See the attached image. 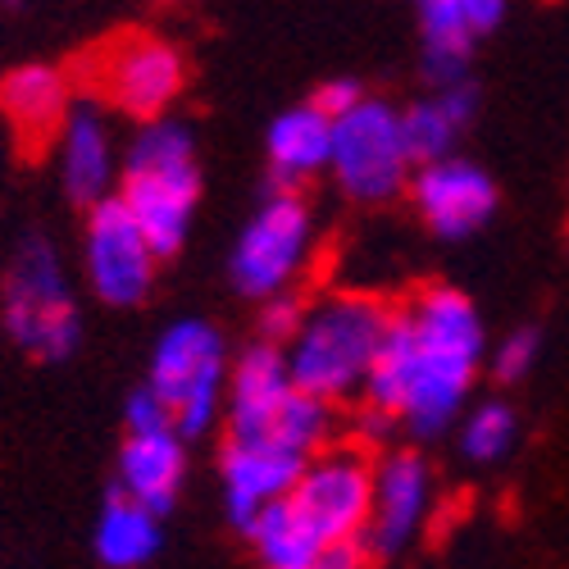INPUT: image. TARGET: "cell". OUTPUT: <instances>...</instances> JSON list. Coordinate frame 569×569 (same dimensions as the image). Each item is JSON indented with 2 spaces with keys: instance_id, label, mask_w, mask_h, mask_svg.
<instances>
[{
  "instance_id": "6da1fadb",
  "label": "cell",
  "mask_w": 569,
  "mask_h": 569,
  "mask_svg": "<svg viewBox=\"0 0 569 569\" xmlns=\"http://www.w3.org/2000/svg\"><path fill=\"white\" fill-rule=\"evenodd\" d=\"M483 351V319L473 301L456 288H423L392 315L383 351L365 378V406L406 423L415 438H438L465 415Z\"/></svg>"
},
{
  "instance_id": "7a4b0ae2",
  "label": "cell",
  "mask_w": 569,
  "mask_h": 569,
  "mask_svg": "<svg viewBox=\"0 0 569 569\" xmlns=\"http://www.w3.org/2000/svg\"><path fill=\"white\" fill-rule=\"evenodd\" d=\"M392 306L365 297V292H338L310 306L288 338V369L292 383L310 397L338 406L365 392V378L383 351V338L392 328Z\"/></svg>"
},
{
  "instance_id": "3957f363",
  "label": "cell",
  "mask_w": 569,
  "mask_h": 569,
  "mask_svg": "<svg viewBox=\"0 0 569 569\" xmlns=\"http://www.w3.org/2000/svg\"><path fill=\"white\" fill-rule=\"evenodd\" d=\"M119 178H123L119 197L141 223V232H147V242L160 251V260L182 251L201 201V164H197L192 128L169 114L141 119Z\"/></svg>"
},
{
  "instance_id": "277c9868",
  "label": "cell",
  "mask_w": 569,
  "mask_h": 569,
  "mask_svg": "<svg viewBox=\"0 0 569 569\" xmlns=\"http://www.w3.org/2000/svg\"><path fill=\"white\" fill-rule=\"evenodd\" d=\"M223 415L232 438H269L301 456H315L333 429V406L297 388L288 351L264 338L237 356V365H228Z\"/></svg>"
},
{
  "instance_id": "5b68a950",
  "label": "cell",
  "mask_w": 569,
  "mask_h": 569,
  "mask_svg": "<svg viewBox=\"0 0 569 569\" xmlns=\"http://www.w3.org/2000/svg\"><path fill=\"white\" fill-rule=\"evenodd\" d=\"M0 319H6L10 342L41 365L69 360L78 351L82 338L78 297L46 237H28L19 256L10 260L6 288H0Z\"/></svg>"
},
{
  "instance_id": "8992f818",
  "label": "cell",
  "mask_w": 569,
  "mask_h": 569,
  "mask_svg": "<svg viewBox=\"0 0 569 569\" xmlns=\"http://www.w3.org/2000/svg\"><path fill=\"white\" fill-rule=\"evenodd\" d=\"M147 388L169 406L173 429L182 438L210 433L228 392V347L223 333L206 319L169 323L147 369Z\"/></svg>"
},
{
  "instance_id": "52a82bcc",
  "label": "cell",
  "mask_w": 569,
  "mask_h": 569,
  "mask_svg": "<svg viewBox=\"0 0 569 569\" xmlns=\"http://www.w3.org/2000/svg\"><path fill=\"white\" fill-rule=\"evenodd\" d=\"M328 173H333L342 192L360 206H383V201L401 197L415 173L401 110H392L378 97H360L347 114H338Z\"/></svg>"
},
{
  "instance_id": "ba28073f",
  "label": "cell",
  "mask_w": 569,
  "mask_h": 569,
  "mask_svg": "<svg viewBox=\"0 0 569 569\" xmlns=\"http://www.w3.org/2000/svg\"><path fill=\"white\" fill-rule=\"evenodd\" d=\"M310 247H315V219L306 197L297 187H278L247 219L242 237L232 242V256H228L232 288L251 301L292 292L297 273L310 260Z\"/></svg>"
},
{
  "instance_id": "9c48e42d",
  "label": "cell",
  "mask_w": 569,
  "mask_h": 569,
  "mask_svg": "<svg viewBox=\"0 0 569 569\" xmlns=\"http://www.w3.org/2000/svg\"><path fill=\"white\" fill-rule=\"evenodd\" d=\"M82 269L97 301L114 310H132L151 297L160 251L147 242V232L123 206V197H106L91 206L82 228Z\"/></svg>"
},
{
  "instance_id": "30bf717a",
  "label": "cell",
  "mask_w": 569,
  "mask_h": 569,
  "mask_svg": "<svg viewBox=\"0 0 569 569\" xmlns=\"http://www.w3.org/2000/svg\"><path fill=\"white\" fill-rule=\"evenodd\" d=\"M369 497H373V460L360 447H333L315 451L301 469L297 488L288 492V506L301 515V525L319 542H342L360 538L369 519Z\"/></svg>"
},
{
  "instance_id": "8fae6325",
  "label": "cell",
  "mask_w": 569,
  "mask_h": 569,
  "mask_svg": "<svg viewBox=\"0 0 569 569\" xmlns=\"http://www.w3.org/2000/svg\"><path fill=\"white\" fill-rule=\"evenodd\" d=\"M97 82L110 97V106H119L123 114L160 119L178 101V91L187 82V64L178 56V46H169L164 37L132 32L106 46V56L97 60Z\"/></svg>"
},
{
  "instance_id": "7c38bea8",
  "label": "cell",
  "mask_w": 569,
  "mask_h": 569,
  "mask_svg": "<svg viewBox=\"0 0 569 569\" xmlns=\"http://www.w3.org/2000/svg\"><path fill=\"white\" fill-rule=\"evenodd\" d=\"M410 197H415L419 219L429 223V232H438L442 242L473 237L497 214V201H501L488 169H479L473 160H460L456 151L442 160H429V164H415Z\"/></svg>"
},
{
  "instance_id": "4fadbf2b",
  "label": "cell",
  "mask_w": 569,
  "mask_h": 569,
  "mask_svg": "<svg viewBox=\"0 0 569 569\" xmlns=\"http://www.w3.org/2000/svg\"><path fill=\"white\" fill-rule=\"evenodd\" d=\"M433 506V469L419 451H392L373 465V497L360 542L369 556H397L415 542Z\"/></svg>"
},
{
  "instance_id": "5bb4252c",
  "label": "cell",
  "mask_w": 569,
  "mask_h": 569,
  "mask_svg": "<svg viewBox=\"0 0 569 569\" xmlns=\"http://www.w3.org/2000/svg\"><path fill=\"white\" fill-rule=\"evenodd\" d=\"M306 460L310 456L282 447V442H269V438H232L223 447V460H219L228 525L247 529L269 501L288 497L297 488V479H301Z\"/></svg>"
},
{
  "instance_id": "9a60e30c",
  "label": "cell",
  "mask_w": 569,
  "mask_h": 569,
  "mask_svg": "<svg viewBox=\"0 0 569 569\" xmlns=\"http://www.w3.org/2000/svg\"><path fill=\"white\" fill-rule=\"evenodd\" d=\"M510 0H419L423 32V73L433 87L460 82L469 73V56L497 23L506 19Z\"/></svg>"
},
{
  "instance_id": "2e32d148",
  "label": "cell",
  "mask_w": 569,
  "mask_h": 569,
  "mask_svg": "<svg viewBox=\"0 0 569 569\" xmlns=\"http://www.w3.org/2000/svg\"><path fill=\"white\" fill-rule=\"evenodd\" d=\"M56 151H60V187L78 206H97L110 197L123 160L114 151L110 123L101 119L97 106H69L56 132Z\"/></svg>"
},
{
  "instance_id": "e0dca14e",
  "label": "cell",
  "mask_w": 569,
  "mask_h": 569,
  "mask_svg": "<svg viewBox=\"0 0 569 569\" xmlns=\"http://www.w3.org/2000/svg\"><path fill=\"white\" fill-rule=\"evenodd\" d=\"M182 433L173 423H156V429H128L119 447V492L137 497L141 506H151L164 515L173 497L182 492L187 479V451Z\"/></svg>"
},
{
  "instance_id": "ac0fdd59",
  "label": "cell",
  "mask_w": 569,
  "mask_h": 569,
  "mask_svg": "<svg viewBox=\"0 0 569 569\" xmlns=\"http://www.w3.org/2000/svg\"><path fill=\"white\" fill-rule=\"evenodd\" d=\"M264 156L282 187H297V182L323 173L328 156H333V119L315 101L282 110L264 132Z\"/></svg>"
},
{
  "instance_id": "d6986e66",
  "label": "cell",
  "mask_w": 569,
  "mask_h": 569,
  "mask_svg": "<svg viewBox=\"0 0 569 569\" xmlns=\"http://www.w3.org/2000/svg\"><path fill=\"white\" fill-rule=\"evenodd\" d=\"M479 114V91L469 87V78L433 87L423 101H415L410 110H401V128H406V147L415 156V164H429L456 151L460 132Z\"/></svg>"
},
{
  "instance_id": "ffe728a7",
  "label": "cell",
  "mask_w": 569,
  "mask_h": 569,
  "mask_svg": "<svg viewBox=\"0 0 569 569\" xmlns=\"http://www.w3.org/2000/svg\"><path fill=\"white\" fill-rule=\"evenodd\" d=\"M69 106H73L69 78L51 64H19L14 73H6V82H0V110H6L10 123L28 141H37V147L46 137L60 132Z\"/></svg>"
},
{
  "instance_id": "44dd1931",
  "label": "cell",
  "mask_w": 569,
  "mask_h": 569,
  "mask_svg": "<svg viewBox=\"0 0 569 569\" xmlns=\"http://www.w3.org/2000/svg\"><path fill=\"white\" fill-rule=\"evenodd\" d=\"M160 515L128 492H114L97 519V560L106 569H147L160 556Z\"/></svg>"
},
{
  "instance_id": "7402d4cb",
  "label": "cell",
  "mask_w": 569,
  "mask_h": 569,
  "mask_svg": "<svg viewBox=\"0 0 569 569\" xmlns=\"http://www.w3.org/2000/svg\"><path fill=\"white\" fill-rule=\"evenodd\" d=\"M242 533L251 538V547H256V556H260L264 569H306V565L319 556V547H323V542L301 525V515L288 506V497L269 501Z\"/></svg>"
},
{
  "instance_id": "603a6c76",
  "label": "cell",
  "mask_w": 569,
  "mask_h": 569,
  "mask_svg": "<svg viewBox=\"0 0 569 569\" xmlns=\"http://www.w3.org/2000/svg\"><path fill=\"white\" fill-rule=\"evenodd\" d=\"M519 438V419L506 401H479L469 415H460V451L473 465H497Z\"/></svg>"
},
{
  "instance_id": "cb8c5ba5",
  "label": "cell",
  "mask_w": 569,
  "mask_h": 569,
  "mask_svg": "<svg viewBox=\"0 0 569 569\" xmlns=\"http://www.w3.org/2000/svg\"><path fill=\"white\" fill-rule=\"evenodd\" d=\"M538 356H542L538 328H515V333L501 338L497 351H492V373H497V383H519V378H529V369L538 365Z\"/></svg>"
},
{
  "instance_id": "d4e9b609",
  "label": "cell",
  "mask_w": 569,
  "mask_h": 569,
  "mask_svg": "<svg viewBox=\"0 0 569 569\" xmlns=\"http://www.w3.org/2000/svg\"><path fill=\"white\" fill-rule=\"evenodd\" d=\"M306 306L292 297V292H278L264 301V315H260V338L273 342V347H288V338L297 333V323H301Z\"/></svg>"
},
{
  "instance_id": "484cf974",
  "label": "cell",
  "mask_w": 569,
  "mask_h": 569,
  "mask_svg": "<svg viewBox=\"0 0 569 569\" xmlns=\"http://www.w3.org/2000/svg\"><path fill=\"white\" fill-rule=\"evenodd\" d=\"M360 97H365V87H360L356 78H333V82H323V87L315 91V106H319L328 119H338V114H347Z\"/></svg>"
},
{
  "instance_id": "4316f807",
  "label": "cell",
  "mask_w": 569,
  "mask_h": 569,
  "mask_svg": "<svg viewBox=\"0 0 569 569\" xmlns=\"http://www.w3.org/2000/svg\"><path fill=\"white\" fill-rule=\"evenodd\" d=\"M365 556L369 551L360 538H342V542H323L306 569H365Z\"/></svg>"
},
{
  "instance_id": "83f0119b",
  "label": "cell",
  "mask_w": 569,
  "mask_h": 569,
  "mask_svg": "<svg viewBox=\"0 0 569 569\" xmlns=\"http://www.w3.org/2000/svg\"><path fill=\"white\" fill-rule=\"evenodd\" d=\"M23 0H0V14H10V10H19Z\"/></svg>"
}]
</instances>
